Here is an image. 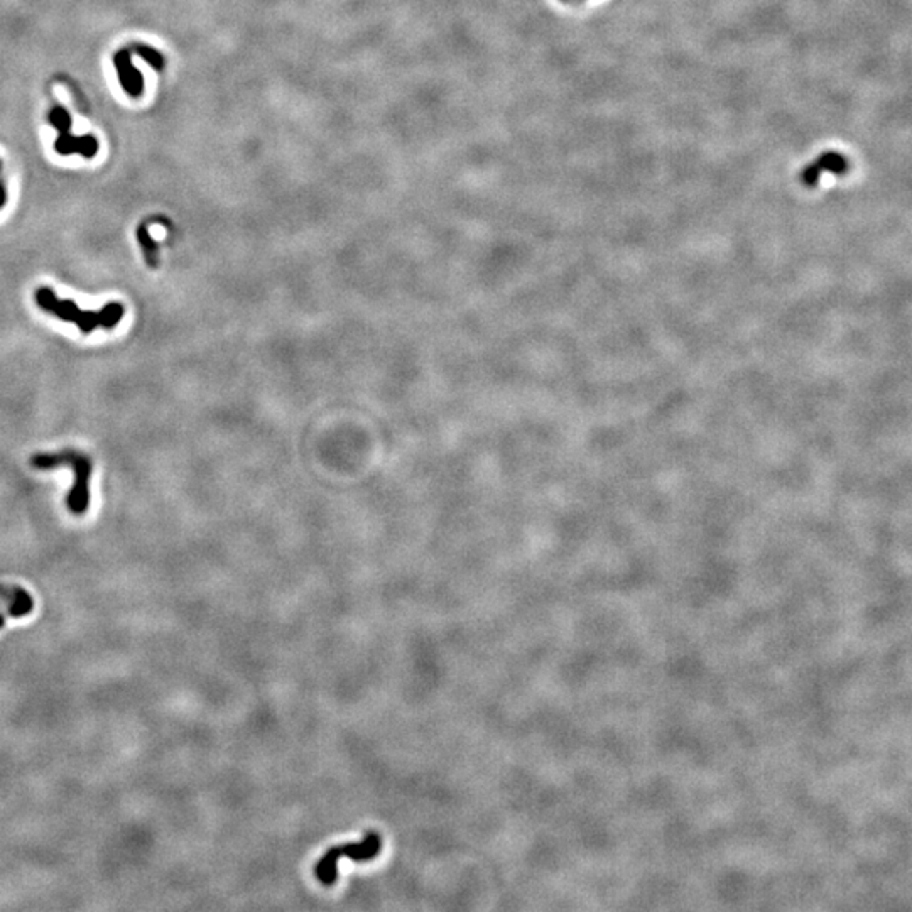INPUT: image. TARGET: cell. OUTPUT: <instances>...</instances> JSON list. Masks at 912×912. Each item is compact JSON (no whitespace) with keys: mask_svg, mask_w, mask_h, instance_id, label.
Returning a JSON list of instances; mask_svg holds the SVG:
<instances>
[{"mask_svg":"<svg viewBox=\"0 0 912 912\" xmlns=\"http://www.w3.org/2000/svg\"><path fill=\"white\" fill-rule=\"evenodd\" d=\"M382 852V836L377 831H368L360 841H352V843L336 845L328 848L324 855L319 858L315 866L316 878L323 885L330 887L338 880V862L342 857H347L348 860L365 864L372 862Z\"/></svg>","mask_w":912,"mask_h":912,"instance_id":"obj_2","label":"cell"},{"mask_svg":"<svg viewBox=\"0 0 912 912\" xmlns=\"http://www.w3.org/2000/svg\"><path fill=\"white\" fill-rule=\"evenodd\" d=\"M32 608V602L31 597L27 593H24L22 590L15 591V600H14V607L11 608V615L12 617H20L22 614H26Z\"/></svg>","mask_w":912,"mask_h":912,"instance_id":"obj_8","label":"cell"},{"mask_svg":"<svg viewBox=\"0 0 912 912\" xmlns=\"http://www.w3.org/2000/svg\"><path fill=\"white\" fill-rule=\"evenodd\" d=\"M6 200H7V195H6V188H4V186H2V184H0V208H2V207H4V205H6Z\"/></svg>","mask_w":912,"mask_h":912,"instance_id":"obj_10","label":"cell"},{"mask_svg":"<svg viewBox=\"0 0 912 912\" xmlns=\"http://www.w3.org/2000/svg\"><path fill=\"white\" fill-rule=\"evenodd\" d=\"M36 303L43 311L49 315H55L56 318L63 322L75 323L83 335H90L95 328L102 326L105 330H112L120 323L124 318L125 308L122 303H109L102 308L100 311H83L76 306L75 301H61L56 298L49 287H38L36 289Z\"/></svg>","mask_w":912,"mask_h":912,"instance_id":"obj_1","label":"cell"},{"mask_svg":"<svg viewBox=\"0 0 912 912\" xmlns=\"http://www.w3.org/2000/svg\"><path fill=\"white\" fill-rule=\"evenodd\" d=\"M49 122L57 130V139L55 141L57 154L69 156L76 152L90 159L98 152V141L93 135H83V137L71 135V117L63 106H53L49 112Z\"/></svg>","mask_w":912,"mask_h":912,"instance_id":"obj_4","label":"cell"},{"mask_svg":"<svg viewBox=\"0 0 912 912\" xmlns=\"http://www.w3.org/2000/svg\"><path fill=\"white\" fill-rule=\"evenodd\" d=\"M137 240L139 245H141L144 258H146V264L149 269H158L159 267V252H158V245L156 242L152 240L149 230H147V225L142 223L141 227L137 228Z\"/></svg>","mask_w":912,"mask_h":912,"instance_id":"obj_7","label":"cell"},{"mask_svg":"<svg viewBox=\"0 0 912 912\" xmlns=\"http://www.w3.org/2000/svg\"><path fill=\"white\" fill-rule=\"evenodd\" d=\"M846 171H848V161L843 158V154L827 152V154H821L815 164H809L804 170L803 181L806 186H816L821 172H833V174L841 176Z\"/></svg>","mask_w":912,"mask_h":912,"instance_id":"obj_5","label":"cell"},{"mask_svg":"<svg viewBox=\"0 0 912 912\" xmlns=\"http://www.w3.org/2000/svg\"><path fill=\"white\" fill-rule=\"evenodd\" d=\"M31 465L38 470H51L61 465H69L75 471V485L67 500L69 511L73 513H85L90 504L88 480L92 474V463L83 455L63 451L60 455H36L31 458Z\"/></svg>","mask_w":912,"mask_h":912,"instance_id":"obj_3","label":"cell"},{"mask_svg":"<svg viewBox=\"0 0 912 912\" xmlns=\"http://www.w3.org/2000/svg\"><path fill=\"white\" fill-rule=\"evenodd\" d=\"M134 49H135V53H139V55H141V56L144 57V60L149 61V63L152 64V67H156V68H161V67H163V57L159 56L158 53L154 51V49H151V48H147V46H135Z\"/></svg>","mask_w":912,"mask_h":912,"instance_id":"obj_9","label":"cell"},{"mask_svg":"<svg viewBox=\"0 0 912 912\" xmlns=\"http://www.w3.org/2000/svg\"><path fill=\"white\" fill-rule=\"evenodd\" d=\"M113 63H115V69H117L118 81H120L122 88H124L130 97L141 95V93H142V76H141V73H139L137 69H135L134 64H132L130 51H127V49H122V51H118L113 57Z\"/></svg>","mask_w":912,"mask_h":912,"instance_id":"obj_6","label":"cell"}]
</instances>
